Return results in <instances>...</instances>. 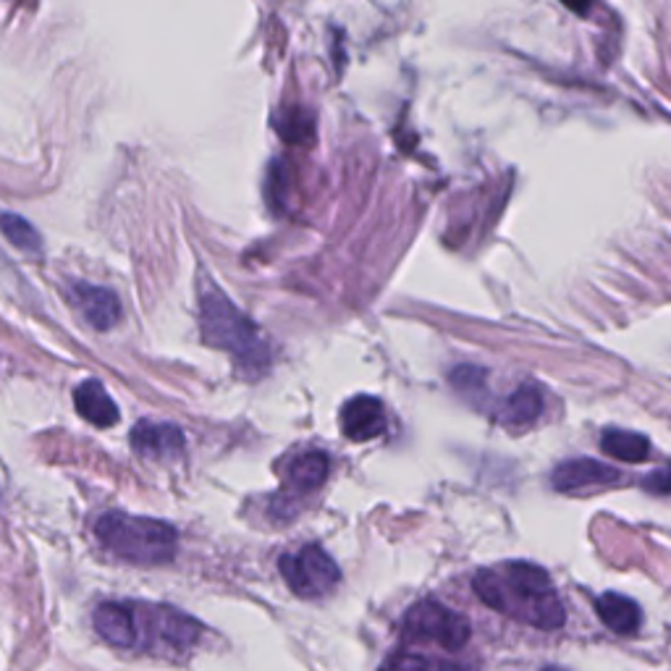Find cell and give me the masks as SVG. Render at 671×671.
I'll use <instances>...</instances> for the list:
<instances>
[{"mask_svg": "<svg viewBox=\"0 0 671 671\" xmlns=\"http://www.w3.org/2000/svg\"><path fill=\"white\" fill-rule=\"evenodd\" d=\"M472 588L490 609L536 630H559L567 622V611L551 577L546 569L528 561H507V565L480 569Z\"/></svg>", "mask_w": 671, "mask_h": 671, "instance_id": "cell-1", "label": "cell"}, {"mask_svg": "<svg viewBox=\"0 0 671 671\" xmlns=\"http://www.w3.org/2000/svg\"><path fill=\"white\" fill-rule=\"evenodd\" d=\"M200 328L205 344L228 352L250 378H260L271 370V346L263 331L215 284L205 286L200 297Z\"/></svg>", "mask_w": 671, "mask_h": 671, "instance_id": "cell-2", "label": "cell"}, {"mask_svg": "<svg viewBox=\"0 0 671 671\" xmlns=\"http://www.w3.org/2000/svg\"><path fill=\"white\" fill-rule=\"evenodd\" d=\"M95 536L113 557L140 567L169 565L179 548V536L169 522L126 511H105L95 522Z\"/></svg>", "mask_w": 671, "mask_h": 671, "instance_id": "cell-3", "label": "cell"}, {"mask_svg": "<svg viewBox=\"0 0 671 671\" xmlns=\"http://www.w3.org/2000/svg\"><path fill=\"white\" fill-rule=\"evenodd\" d=\"M404 634L409 640L438 643L444 651H461L470 640V622L438 601H417L404 614Z\"/></svg>", "mask_w": 671, "mask_h": 671, "instance_id": "cell-4", "label": "cell"}, {"mask_svg": "<svg viewBox=\"0 0 671 671\" xmlns=\"http://www.w3.org/2000/svg\"><path fill=\"white\" fill-rule=\"evenodd\" d=\"M132 609L136 619V645L144 640L148 645H153V651L182 653L197 640L200 624L171 606L132 603Z\"/></svg>", "mask_w": 671, "mask_h": 671, "instance_id": "cell-5", "label": "cell"}, {"mask_svg": "<svg viewBox=\"0 0 671 671\" xmlns=\"http://www.w3.org/2000/svg\"><path fill=\"white\" fill-rule=\"evenodd\" d=\"M281 577L299 598H323L338 586L342 572L326 548L309 543L297 553H284L278 561Z\"/></svg>", "mask_w": 671, "mask_h": 671, "instance_id": "cell-6", "label": "cell"}, {"mask_svg": "<svg viewBox=\"0 0 671 671\" xmlns=\"http://www.w3.org/2000/svg\"><path fill=\"white\" fill-rule=\"evenodd\" d=\"M69 299L95 331H111L121 321V302L111 288L77 281L69 288Z\"/></svg>", "mask_w": 671, "mask_h": 671, "instance_id": "cell-7", "label": "cell"}, {"mask_svg": "<svg viewBox=\"0 0 671 671\" xmlns=\"http://www.w3.org/2000/svg\"><path fill=\"white\" fill-rule=\"evenodd\" d=\"M617 480H619V470L603 465V461L598 459L561 461L551 475L553 488L561 490V494H580V490L614 486Z\"/></svg>", "mask_w": 671, "mask_h": 671, "instance_id": "cell-8", "label": "cell"}, {"mask_svg": "<svg viewBox=\"0 0 671 671\" xmlns=\"http://www.w3.org/2000/svg\"><path fill=\"white\" fill-rule=\"evenodd\" d=\"M342 430L352 441L365 444L386 433L384 401L375 396H355L342 409Z\"/></svg>", "mask_w": 671, "mask_h": 671, "instance_id": "cell-9", "label": "cell"}, {"mask_svg": "<svg viewBox=\"0 0 671 671\" xmlns=\"http://www.w3.org/2000/svg\"><path fill=\"white\" fill-rule=\"evenodd\" d=\"M182 428L171 423L142 420L132 430V449L144 459H173L184 449Z\"/></svg>", "mask_w": 671, "mask_h": 671, "instance_id": "cell-10", "label": "cell"}, {"mask_svg": "<svg viewBox=\"0 0 671 671\" xmlns=\"http://www.w3.org/2000/svg\"><path fill=\"white\" fill-rule=\"evenodd\" d=\"M74 407L77 413L90 425H95V428H113L121 417L111 394H108L105 386L95 378H87L74 388Z\"/></svg>", "mask_w": 671, "mask_h": 671, "instance_id": "cell-11", "label": "cell"}, {"mask_svg": "<svg viewBox=\"0 0 671 671\" xmlns=\"http://www.w3.org/2000/svg\"><path fill=\"white\" fill-rule=\"evenodd\" d=\"M95 630L105 643L115 648L136 645V619L129 603H100L95 611Z\"/></svg>", "mask_w": 671, "mask_h": 671, "instance_id": "cell-12", "label": "cell"}, {"mask_svg": "<svg viewBox=\"0 0 671 671\" xmlns=\"http://www.w3.org/2000/svg\"><path fill=\"white\" fill-rule=\"evenodd\" d=\"M540 415H543V394L532 384H528L519 386L517 392H511L507 399L501 401L496 420L511 430H525L532 428V425L540 420Z\"/></svg>", "mask_w": 671, "mask_h": 671, "instance_id": "cell-13", "label": "cell"}, {"mask_svg": "<svg viewBox=\"0 0 671 671\" xmlns=\"http://www.w3.org/2000/svg\"><path fill=\"white\" fill-rule=\"evenodd\" d=\"M598 619L617 634H634L643 624V611L640 606L622 593H603L596 601Z\"/></svg>", "mask_w": 671, "mask_h": 671, "instance_id": "cell-14", "label": "cell"}, {"mask_svg": "<svg viewBox=\"0 0 671 671\" xmlns=\"http://www.w3.org/2000/svg\"><path fill=\"white\" fill-rule=\"evenodd\" d=\"M328 454L326 451H307L299 454L297 459L288 467V488L294 494H313L315 488L323 486V480L328 478Z\"/></svg>", "mask_w": 671, "mask_h": 671, "instance_id": "cell-15", "label": "cell"}, {"mask_svg": "<svg viewBox=\"0 0 671 671\" xmlns=\"http://www.w3.org/2000/svg\"><path fill=\"white\" fill-rule=\"evenodd\" d=\"M601 449L609 454L611 459L630 461V465H640L651 454V441L643 433L634 430H622V428H609L601 436Z\"/></svg>", "mask_w": 671, "mask_h": 671, "instance_id": "cell-16", "label": "cell"}, {"mask_svg": "<svg viewBox=\"0 0 671 671\" xmlns=\"http://www.w3.org/2000/svg\"><path fill=\"white\" fill-rule=\"evenodd\" d=\"M0 234L6 236V242H11L13 247L27 252V255H38L42 250V240L38 228L32 226L27 218H21L17 213H3L0 215Z\"/></svg>", "mask_w": 671, "mask_h": 671, "instance_id": "cell-17", "label": "cell"}, {"mask_svg": "<svg viewBox=\"0 0 671 671\" xmlns=\"http://www.w3.org/2000/svg\"><path fill=\"white\" fill-rule=\"evenodd\" d=\"M380 671H438V667L430 659H425V655L394 653L388 655Z\"/></svg>", "mask_w": 671, "mask_h": 671, "instance_id": "cell-18", "label": "cell"}, {"mask_svg": "<svg viewBox=\"0 0 671 671\" xmlns=\"http://www.w3.org/2000/svg\"><path fill=\"white\" fill-rule=\"evenodd\" d=\"M645 488L648 490H655V494H667L669 490V475H667V467H659V472L653 475H648L645 478Z\"/></svg>", "mask_w": 671, "mask_h": 671, "instance_id": "cell-19", "label": "cell"}, {"mask_svg": "<svg viewBox=\"0 0 671 671\" xmlns=\"http://www.w3.org/2000/svg\"><path fill=\"white\" fill-rule=\"evenodd\" d=\"M438 671H465V669H459V667H451V663H446V667H438Z\"/></svg>", "mask_w": 671, "mask_h": 671, "instance_id": "cell-20", "label": "cell"}, {"mask_svg": "<svg viewBox=\"0 0 671 671\" xmlns=\"http://www.w3.org/2000/svg\"><path fill=\"white\" fill-rule=\"evenodd\" d=\"M543 671H567V669L565 667H546Z\"/></svg>", "mask_w": 671, "mask_h": 671, "instance_id": "cell-21", "label": "cell"}]
</instances>
